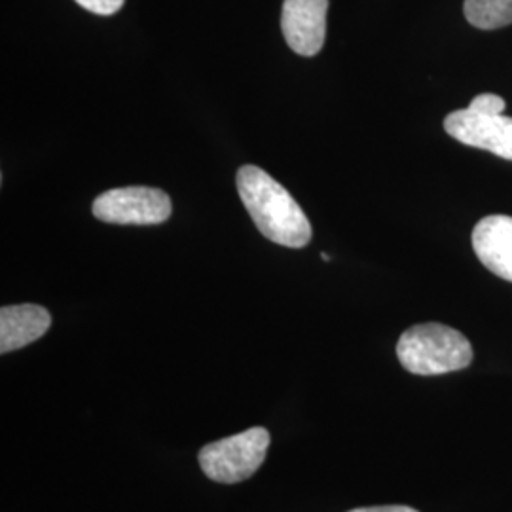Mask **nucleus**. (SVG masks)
I'll return each instance as SVG.
<instances>
[{
	"mask_svg": "<svg viewBox=\"0 0 512 512\" xmlns=\"http://www.w3.org/2000/svg\"><path fill=\"white\" fill-rule=\"evenodd\" d=\"M238 192L260 234L277 245L302 249L311 241V224L285 186L256 165L238 171Z\"/></svg>",
	"mask_w": 512,
	"mask_h": 512,
	"instance_id": "f257e3e1",
	"label": "nucleus"
},
{
	"mask_svg": "<svg viewBox=\"0 0 512 512\" xmlns=\"http://www.w3.org/2000/svg\"><path fill=\"white\" fill-rule=\"evenodd\" d=\"M397 357L410 374L440 376L471 365L473 348L459 330L423 323L404 330L397 344Z\"/></svg>",
	"mask_w": 512,
	"mask_h": 512,
	"instance_id": "f03ea898",
	"label": "nucleus"
},
{
	"mask_svg": "<svg viewBox=\"0 0 512 512\" xmlns=\"http://www.w3.org/2000/svg\"><path fill=\"white\" fill-rule=\"evenodd\" d=\"M505 99L495 93L476 95L467 109L446 116L444 129L467 147L488 150L512 162V118L503 114Z\"/></svg>",
	"mask_w": 512,
	"mask_h": 512,
	"instance_id": "7ed1b4c3",
	"label": "nucleus"
},
{
	"mask_svg": "<svg viewBox=\"0 0 512 512\" xmlns=\"http://www.w3.org/2000/svg\"><path fill=\"white\" fill-rule=\"evenodd\" d=\"M270 440L272 437L266 427H251L203 446L198 454L203 475L220 484L245 482L266 461Z\"/></svg>",
	"mask_w": 512,
	"mask_h": 512,
	"instance_id": "20e7f679",
	"label": "nucleus"
},
{
	"mask_svg": "<svg viewBox=\"0 0 512 512\" xmlns=\"http://www.w3.org/2000/svg\"><path fill=\"white\" fill-rule=\"evenodd\" d=\"M171 211V198L164 190L150 186L112 188L93 202V215L109 224H162L171 217Z\"/></svg>",
	"mask_w": 512,
	"mask_h": 512,
	"instance_id": "39448f33",
	"label": "nucleus"
},
{
	"mask_svg": "<svg viewBox=\"0 0 512 512\" xmlns=\"http://www.w3.org/2000/svg\"><path fill=\"white\" fill-rule=\"evenodd\" d=\"M329 0H285L281 29L289 48L298 55L319 54L327 38Z\"/></svg>",
	"mask_w": 512,
	"mask_h": 512,
	"instance_id": "423d86ee",
	"label": "nucleus"
},
{
	"mask_svg": "<svg viewBox=\"0 0 512 512\" xmlns=\"http://www.w3.org/2000/svg\"><path fill=\"white\" fill-rule=\"evenodd\" d=\"M473 249L492 274L512 283V217L492 215L473 230Z\"/></svg>",
	"mask_w": 512,
	"mask_h": 512,
	"instance_id": "0eeeda50",
	"label": "nucleus"
},
{
	"mask_svg": "<svg viewBox=\"0 0 512 512\" xmlns=\"http://www.w3.org/2000/svg\"><path fill=\"white\" fill-rule=\"evenodd\" d=\"M52 325L50 311L37 304L4 306L0 310V353H12L42 338Z\"/></svg>",
	"mask_w": 512,
	"mask_h": 512,
	"instance_id": "6e6552de",
	"label": "nucleus"
},
{
	"mask_svg": "<svg viewBox=\"0 0 512 512\" xmlns=\"http://www.w3.org/2000/svg\"><path fill=\"white\" fill-rule=\"evenodd\" d=\"M463 14L476 29H503L512 23V0H465Z\"/></svg>",
	"mask_w": 512,
	"mask_h": 512,
	"instance_id": "1a4fd4ad",
	"label": "nucleus"
},
{
	"mask_svg": "<svg viewBox=\"0 0 512 512\" xmlns=\"http://www.w3.org/2000/svg\"><path fill=\"white\" fill-rule=\"evenodd\" d=\"M84 10L93 12L97 16H112L120 12L126 0H76Z\"/></svg>",
	"mask_w": 512,
	"mask_h": 512,
	"instance_id": "9d476101",
	"label": "nucleus"
},
{
	"mask_svg": "<svg viewBox=\"0 0 512 512\" xmlns=\"http://www.w3.org/2000/svg\"><path fill=\"white\" fill-rule=\"evenodd\" d=\"M349 512H420L412 507H404V505H384V507H361V509H353Z\"/></svg>",
	"mask_w": 512,
	"mask_h": 512,
	"instance_id": "9b49d317",
	"label": "nucleus"
},
{
	"mask_svg": "<svg viewBox=\"0 0 512 512\" xmlns=\"http://www.w3.org/2000/svg\"><path fill=\"white\" fill-rule=\"evenodd\" d=\"M321 258H323V260H327V262H329L330 260V256L327 255V253H323V255H321Z\"/></svg>",
	"mask_w": 512,
	"mask_h": 512,
	"instance_id": "f8f14e48",
	"label": "nucleus"
}]
</instances>
